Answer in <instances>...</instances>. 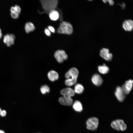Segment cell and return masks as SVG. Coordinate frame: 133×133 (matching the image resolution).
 I'll list each match as a JSON object with an SVG mask.
<instances>
[{"instance_id": "cell-26", "label": "cell", "mask_w": 133, "mask_h": 133, "mask_svg": "<svg viewBox=\"0 0 133 133\" xmlns=\"http://www.w3.org/2000/svg\"><path fill=\"white\" fill-rule=\"evenodd\" d=\"M103 1L105 3H106L107 2H108L110 5L111 6L113 5L114 4V1L112 0H103Z\"/></svg>"}, {"instance_id": "cell-7", "label": "cell", "mask_w": 133, "mask_h": 133, "mask_svg": "<svg viewBox=\"0 0 133 133\" xmlns=\"http://www.w3.org/2000/svg\"><path fill=\"white\" fill-rule=\"evenodd\" d=\"M100 55L102 58L107 61H111L113 57L112 54L109 52V49L105 48H102L100 50Z\"/></svg>"}, {"instance_id": "cell-11", "label": "cell", "mask_w": 133, "mask_h": 133, "mask_svg": "<svg viewBox=\"0 0 133 133\" xmlns=\"http://www.w3.org/2000/svg\"><path fill=\"white\" fill-rule=\"evenodd\" d=\"M133 81L130 80L126 81L121 88L126 94H128L131 91L133 86Z\"/></svg>"}, {"instance_id": "cell-5", "label": "cell", "mask_w": 133, "mask_h": 133, "mask_svg": "<svg viewBox=\"0 0 133 133\" xmlns=\"http://www.w3.org/2000/svg\"><path fill=\"white\" fill-rule=\"evenodd\" d=\"M99 124L98 118L95 117L89 118L86 121L87 128L90 130L95 131L97 129Z\"/></svg>"}, {"instance_id": "cell-27", "label": "cell", "mask_w": 133, "mask_h": 133, "mask_svg": "<svg viewBox=\"0 0 133 133\" xmlns=\"http://www.w3.org/2000/svg\"><path fill=\"white\" fill-rule=\"evenodd\" d=\"M7 114V112L6 110H2L1 114L0 116L2 117H4Z\"/></svg>"}, {"instance_id": "cell-2", "label": "cell", "mask_w": 133, "mask_h": 133, "mask_svg": "<svg viewBox=\"0 0 133 133\" xmlns=\"http://www.w3.org/2000/svg\"><path fill=\"white\" fill-rule=\"evenodd\" d=\"M40 1L45 11L49 13L55 10L58 3V0H41Z\"/></svg>"}, {"instance_id": "cell-19", "label": "cell", "mask_w": 133, "mask_h": 133, "mask_svg": "<svg viewBox=\"0 0 133 133\" xmlns=\"http://www.w3.org/2000/svg\"><path fill=\"white\" fill-rule=\"evenodd\" d=\"M99 72L101 74H105L107 73L109 71V68L105 64L99 66L98 67Z\"/></svg>"}, {"instance_id": "cell-4", "label": "cell", "mask_w": 133, "mask_h": 133, "mask_svg": "<svg viewBox=\"0 0 133 133\" xmlns=\"http://www.w3.org/2000/svg\"><path fill=\"white\" fill-rule=\"evenodd\" d=\"M112 127L117 131H123L127 129V126L124 121L121 119H117L113 121L111 123Z\"/></svg>"}, {"instance_id": "cell-10", "label": "cell", "mask_w": 133, "mask_h": 133, "mask_svg": "<svg viewBox=\"0 0 133 133\" xmlns=\"http://www.w3.org/2000/svg\"><path fill=\"white\" fill-rule=\"evenodd\" d=\"M61 94L64 97L70 98L75 95V92L72 89L67 87L62 89L60 92Z\"/></svg>"}, {"instance_id": "cell-25", "label": "cell", "mask_w": 133, "mask_h": 133, "mask_svg": "<svg viewBox=\"0 0 133 133\" xmlns=\"http://www.w3.org/2000/svg\"><path fill=\"white\" fill-rule=\"evenodd\" d=\"M48 29L50 30V32L54 33L55 32V30L54 28L51 26H49L48 27Z\"/></svg>"}, {"instance_id": "cell-17", "label": "cell", "mask_w": 133, "mask_h": 133, "mask_svg": "<svg viewBox=\"0 0 133 133\" xmlns=\"http://www.w3.org/2000/svg\"><path fill=\"white\" fill-rule=\"evenodd\" d=\"M73 107L76 111L80 112L83 110V107L81 102L79 100L75 101L73 105Z\"/></svg>"}, {"instance_id": "cell-6", "label": "cell", "mask_w": 133, "mask_h": 133, "mask_svg": "<svg viewBox=\"0 0 133 133\" xmlns=\"http://www.w3.org/2000/svg\"><path fill=\"white\" fill-rule=\"evenodd\" d=\"M54 56L58 62L59 63H62L68 58V56L65 51L58 50L56 51L54 54Z\"/></svg>"}, {"instance_id": "cell-21", "label": "cell", "mask_w": 133, "mask_h": 133, "mask_svg": "<svg viewBox=\"0 0 133 133\" xmlns=\"http://www.w3.org/2000/svg\"><path fill=\"white\" fill-rule=\"evenodd\" d=\"M40 90L41 93L43 94L47 93H49L50 91L49 87L47 85L42 86L40 88Z\"/></svg>"}, {"instance_id": "cell-13", "label": "cell", "mask_w": 133, "mask_h": 133, "mask_svg": "<svg viewBox=\"0 0 133 133\" xmlns=\"http://www.w3.org/2000/svg\"><path fill=\"white\" fill-rule=\"evenodd\" d=\"M91 80L93 83L97 86L101 85L103 82V80L99 74H97L93 75Z\"/></svg>"}, {"instance_id": "cell-12", "label": "cell", "mask_w": 133, "mask_h": 133, "mask_svg": "<svg viewBox=\"0 0 133 133\" xmlns=\"http://www.w3.org/2000/svg\"><path fill=\"white\" fill-rule=\"evenodd\" d=\"M122 27L126 31H132L133 28V21L131 19L125 20L123 23Z\"/></svg>"}, {"instance_id": "cell-14", "label": "cell", "mask_w": 133, "mask_h": 133, "mask_svg": "<svg viewBox=\"0 0 133 133\" xmlns=\"http://www.w3.org/2000/svg\"><path fill=\"white\" fill-rule=\"evenodd\" d=\"M58 100L61 104L64 105L70 106L73 102V100L71 98H68L63 97L59 98Z\"/></svg>"}, {"instance_id": "cell-3", "label": "cell", "mask_w": 133, "mask_h": 133, "mask_svg": "<svg viewBox=\"0 0 133 133\" xmlns=\"http://www.w3.org/2000/svg\"><path fill=\"white\" fill-rule=\"evenodd\" d=\"M78 74L79 71L77 69L73 67L70 69L66 73L65 77L67 80L76 84Z\"/></svg>"}, {"instance_id": "cell-30", "label": "cell", "mask_w": 133, "mask_h": 133, "mask_svg": "<svg viewBox=\"0 0 133 133\" xmlns=\"http://www.w3.org/2000/svg\"><path fill=\"white\" fill-rule=\"evenodd\" d=\"M0 133H6L3 130H0Z\"/></svg>"}, {"instance_id": "cell-22", "label": "cell", "mask_w": 133, "mask_h": 133, "mask_svg": "<svg viewBox=\"0 0 133 133\" xmlns=\"http://www.w3.org/2000/svg\"><path fill=\"white\" fill-rule=\"evenodd\" d=\"M19 14L16 12L11 13L12 17L14 19H17L18 17L19 16Z\"/></svg>"}, {"instance_id": "cell-15", "label": "cell", "mask_w": 133, "mask_h": 133, "mask_svg": "<svg viewBox=\"0 0 133 133\" xmlns=\"http://www.w3.org/2000/svg\"><path fill=\"white\" fill-rule=\"evenodd\" d=\"M48 76L50 80L52 82L57 80L59 78V75L57 73L53 70L49 71L48 74Z\"/></svg>"}, {"instance_id": "cell-28", "label": "cell", "mask_w": 133, "mask_h": 133, "mask_svg": "<svg viewBox=\"0 0 133 133\" xmlns=\"http://www.w3.org/2000/svg\"><path fill=\"white\" fill-rule=\"evenodd\" d=\"M10 11L11 13H14L16 12L15 8L14 6H12L10 8Z\"/></svg>"}, {"instance_id": "cell-9", "label": "cell", "mask_w": 133, "mask_h": 133, "mask_svg": "<svg viewBox=\"0 0 133 133\" xmlns=\"http://www.w3.org/2000/svg\"><path fill=\"white\" fill-rule=\"evenodd\" d=\"M126 94L121 87L117 86L115 93V95L117 100L120 102H123L124 100Z\"/></svg>"}, {"instance_id": "cell-24", "label": "cell", "mask_w": 133, "mask_h": 133, "mask_svg": "<svg viewBox=\"0 0 133 133\" xmlns=\"http://www.w3.org/2000/svg\"><path fill=\"white\" fill-rule=\"evenodd\" d=\"M45 32L47 36H50L51 35V33L50 30L47 28H46L45 29Z\"/></svg>"}, {"instance_id": "cell-16", "label": "cell", "mask_w": 133, "mask_h": 133, "mask_svg": "<svg viewBox=\"0 0 133 133\" xmlns=\"http://www.w3.org/2000/svg\"><path fill=\"white\" fill-rule=\"evenodd\" d=\"M49 17L51 20L56 21L59 18V14L58 12L55 10L50 11L49 13Z\"/></svg>"}, {"instance_id": "cell-23", "label": "cell", "mask_w": 133, "mask_h": 133, "mask_svg": "<svg viewBox=\"0 0 133 133\" xmlns=\"http://www.w3.org/2000/svg\"><path fill=\"white\" fill-rule=\"evenodd\" d=\"M16 12L18 14H19L21 11V9L20 7L18 5H16L14 6Z\"/></svg>"}, {"instance_id": "cell-8", "label": "cell", "mask_w": 133, "mask_h": 133, "mask_svg": "<svg viewBox=\"0 0 133 133\" xmlns=\"http://www.w3.org/2000/svg\"><path fill=\"white\" fill-rule=\"evenodd\" d=\"M15 38V35L13 34H7L4 36L3 41L7 46L10 47L14 44Z\"/></svg>"}, {"instance_id": "cell-1", "label": "cell", "mask_w": 133, "mask_h": 133, "mask_svg": "<svg viewBox=\"0 0 133 133\" xmlns=\"http://www.w3.org/2000/svg\"><path fill=\"white\" fill-rule=\"evenodd\" d=\"M58 33L70 35L73 32V28L69 22L65 21L61 22L57 30Z\"/></svg>"}, {"instance_id": "cell-20", "label": "cell", "mask_w": 133, "mask_h": 133, "mask_svg": "<svg viewBox=\"0 0 133 133\" xmlns=\"http://www.w3.org/2000/svg\"><path fill=\"white\" fill-rule=\"evenodd\" d=\"M84 90L83 86L81 84L78 83L75 85L74 90L75 93L80 94H82Z\"/></svg>"}, {"instance_id": "cell-18", "label": "cell", "mask_w": 133, "mask_h": 133, "mask_svg": "<svg viewBox=\"0 0 133 133\" xmlns=\"http://www.w3.org/2000/svg\"><path fill=\"white\" fill-rule=\"evenodd\" d=\"M35 28L33 24L31 22H27L25 25V31L27 33H29L33 31Z\"/></svg>"}, {"instance_id": "cell-29", "label": "cell", "mask_w": 133, "mask_h": 133, "mask_svg": "<svg viewBox=\"0 0 133 133\" xmlns=\"http://www.w3.org/2000/svg\"><path fill=\"white\" fill-rule=\"evenodd\" d=\"M2 36V34L1 33V29L0 28V39Z\"/></svg>"}, {"instance_id": "cell-31", "label": "cell", "mask_w": 133, "mask_h": 133, "mask_svg": "<svg viewBox=\"0 0 133 133\" xmlns=\"http://www.w3.org/2000/svg\"><path fill=\"white\" fill-rule=\"evenodd\" d=\"M1 110H2L1 109V108L0 107V116L1 113Z\"/></svg>"}]
</instances>
